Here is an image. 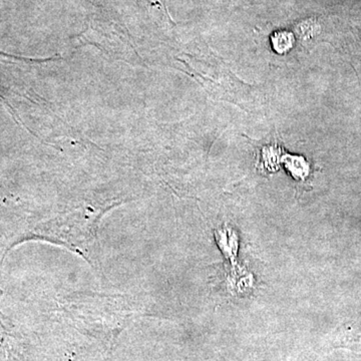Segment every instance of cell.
<instances>
[{
    "mask_svg": "<svg viewBox=\"0 0 361 361\" xmlns=\"http://www.w3.org/2000/svg\"><path fill=\"white\" fill-rule=\"evenodd\" d=\"M290 35H286V33H281L279 35V39H275V49L279 52H284L288 51L292 45V40L289 39Z\"/></svg>",
    "mask_w": 361,
    "mask_h": 361,
    "instance_id": "6da1fadb",
    "label": "cell"
}]
</instances>
